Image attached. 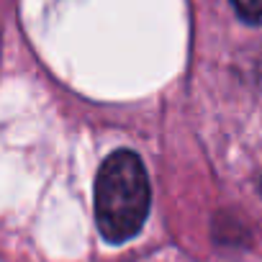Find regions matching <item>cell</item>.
<instances>
[{
    "mask_svg": "<svg viewBox=\"0 0 262 262\" xmlns=\"http://www.w3.org/2000/svg\"><path fill=\"white\" fill-rule=\"evenodd\" d=\"M152 188L144 162L131 149L108 155L95 178V224L105 242L123 244L147 224Z\"/></svg>",
    "mask_w": 262,
    "mask_h": 262,
    "instance_id": "1",
    "label": "cell"
},
{
    "mask_svg": "<svg viewBox=\"0 0 262 262\" xmlns=\"http://www.w3.org/2000/svg\"><path fill=\"white\" fill-rule=\"evenodd\" d=\"M236 16L252 26H262V0H229Z\"/></svg>",
    "mask_w": 262,
    "mask_h": 262,
    "instance_id": "2",
    "label": "cell"
}]
</instances>
